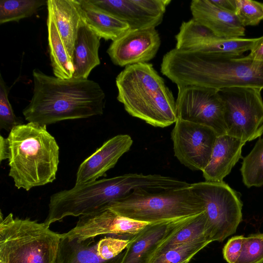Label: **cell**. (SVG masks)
<instances>
[{
	"instance_id": "5b68a950",
	"label": "cell",
	"mask_w": 263,
	"mask_h": 263,
	"mask_svg": "<svg viewBox=\"0 0 263 263\" xmlns=\"http://www.w3.org/2000/svg\"><path fill=\"white\" fill-rule=\"evenodd\" d=\"M190 186L160 192L138 190L105 207L148 223L182 219L205 211L203 201Z\"/></svg>"
},
{
	"instance_id": "8992f818",
	"label": "cell",
	"mask_w": 263,
	"mask_h": 263,
	"mask_svg": "<svg viewBox=\"0 0 263 263\" xmlns=\"http://www.w3.org/2000/svg\"><path fill=\"white\" fill-rule=\"evenodd\" d=\"M0 215V263L55 262L61 234L44 222Z\"/></svg>"
},
{
	"instance_id": "9c48e42d",
	"label": "cell",
	"mask_w": 263,
	"mask_h": 263,
	"mask_svg": "<svg viewBox=\"0 0 263 263\" xmlns=\"http://www.w3.org/2000/svg\"><path fill=\"white\" fill-rule=\"evenodd\" d=\"M177 87V119L209 126L218 136L226 134L224 105L218 90L195 85Z\"/></svg>"
},
{
	"instance_id": "836d02e7",
	"label": "cell",
	"mask_w": 263,
	"mask_h": 263,
	"mask_svg": "<svg viewBox=\"0 0 263 263\" xmlns=\"http://www.w3.org/2000/svg\"><path fill=\"white\" fill-rule=\"evenodd\" d=\"M217 7L229 12L235 13L236 10L235 0H210Z\"/></svg>"
},
{
	"instance_id": "cb8c5ba5",
	"label": "cell",
	"mask_w": 263,
	"mask_h": 263,
	"mask_svg": "<svg viewBox=\"0 0 263 263\" xmlns=\"http://www.w3.org/2000/svg\"><path fill=\"white\" fill-rule=\"evenodd\" d=\"M48 42L50 58L55 77L69 79L73 77L74 68L51 13L48 11L47 19Z\"/></svg>"
},
{
	"instance_id": "52a82bcc",
	"label": "cell",
	"mask_w": 263,
	"mask_h": 263,
	"mask_svg": "<svg viewBox=\"0 0 263 263\" xmlns=\"http://www.w3.org/2000/svg\"><path fill=\"white\" fill-rule=\"evenodd\" d=\"M190 186L203 201L212 241L222 242L235 233L242 220L238 194L223 181H204Z\"/></svg>"
},
{
	"instance_id": "f1b7e54d",
	"label": "cell",
	"mask_w": 263,
	"mask_h": 263,
	"mask_svg": "<svg viewBox=\"0 0 263 263\" xmlns=\"http://www.w3.org/2000/svg\"><path fill=\"white\" fill-rule=\"evenodd\" d=\"M235 263H263V233L245 237L241 254Z\"/></svg>"
},
{
	"instance_id": "4fadbf2b",
	"label": "cell",
	"mask_w": 263,
	"mask_h": 263,
	"mask_svg": "<svg viewBox=\"0 0 263 263\" xmlns=\"http://www.w3.org/2000/svg\"><path fill=\"white\" fill-rule=\"evenodd\" d=\"M120 20L130 30L155 28L162 22L170 0H90Z\"/></svg>"
},
{
	"instance_id": "2e32d148",
	"label": "cell",
	"mask_w": 263,
	"mask_h": 263,
	"mask_svg": "<svg viewBox=\"0 0 263 263\" xmlns=\"http://www.w3.org/2000/svg\"><path fill=\"white\" fill-rule=\"evenodd\" d=\"M188 218L148 223L129 239L121 263H151L162 243Z\"/></svg>"
},
{
	"instance_id": "9a60e30c",
	"label": "cell",
	"mask_w": 263,
	"mask_h": 263,
	"mask_svg": "<svg viewBox=\"0 0 263 263\" xmlns=\"http://www.w3.org/2000/svg\"><path fill=\"white\" fill-rule=\"evenodd\" d=\"M133 143L131 137L127 134H119L105 141L80 164L75 185L91 182L104 176L129 150Z\"/></svg>"
},
{
	"instance_id": "ba28073f",
	"label": "cell",
	"mask_w": 263,
	"mask_h": 263,
	"mask_svg": "<svg viewBox=\"0 0 263 263\" xmlns=\"http://www.w3.org/2000/svg\"><path fill=\"white\" fill-rule=\"evenodd\" d=\"M261 89L229 87L218 90L224 108L227 133L245 142L263 134V100Z\"/></svg>"
},
{
	"instance_id": "7c38bea8",
	"label": "cell",
	"mask_w": 263,
	"mask_h": 263,
	"mask_svg": "<svg viewBox=\"0 0 263 263\" xmlns=\"http://www.w3.org/2000/svg\"><path fill=\"white\" fill-rule=\"evenodd\" d=\"M148 224L129 219L104 207L79 216L76 226L61 236L81 240L105 234L132 236Z\"/></svg>"
},
{
	"instance_id": "7a4b0ae2",
	"label": "cell",
	"mask_w": 263,
	"mask_h": 263,
	"mask_svg": "<svg viewBox=\"0 0 263 263\" xmlns=\"http://www.w3.org/2000/svg\"><path fill=\"white\" fill-rule=\"evenodd\" d=\"M33 90L23 114L28 122L42 125L103 114L105 93L96 82L72 77L61 79L39 69L32 72Z\"/></svg>"
},
{
	"instance_id": "3957f363",
	"label": "cell",
	"mask_w": 263,
	"mask_h": 263,
	"mask_svg": "<svg viewBox=\"0 0 263 263\" xmlns=\"http://www.w3.org/2000/svg\"><path fill=\"white\" fill-rule=\"evenodd\" d=\"M46 126L28 122L16 126L9 132V176L18 189L28 191L56 178L59 146Z\"/></svg>"
},
{
	"instance_id": "6da1fadb",
	"label": "cell",
	"mask_w": 263,
	"mask_h": 263,
	"mask_svg": "<svg viewBox=\"0 0 263 263\" xmlns=\"http://www.w3.org/2000/svg\"><path fill=\"white\" fill-rule=\"evenodd\" d=\"M161 73L177 87L195 85L220 90L229 87L263 89V62L174 48L166 53Z\"/></svg>"
},
{
	"instance_id": "484cf974",
	"label": "cell",
	"mask_w": 263,
	"mask_h": 263,
	"mask_svg": "<svg viewBox=\"0 0 263 263\" xmlns=\"http://www.w3.org/2000/svg\"><path fill=\"white\" fill-rule=\"evenodd\" d=\"M44 0H1L0 24L18 22L32 15L41 7L46 4Z\"/></svg>"
},
{
	"instance_id": "4316f807",
	"label": "cell",
	"mask_w": 263,
	"mask_h": 263,
	"mask_svg": "<svg viewBox=\"0 0 263 263\" xmlns=\"http://www.w3.org/2000/svg\"><path fill=\"white\" fill-rule=\"evenodd\" d=\"M211 242L196 241L181 245L163 252L151 263H190L198 252Z\"/></svg>"
},
{
	"instance_id": "d6986e66",
	"label": "cell",
	"mask_w": 263,
	"mask_h": 263,
	"mask_svg": "<svg viewBox=\"0 0 263 263\" xmlns=\"http://www.w3.org/2000/svg\"><path fill=\"white\" fill-rule=\"evenodd\" d=\"M47 7L67 51L73 60L78 33L81 26L85 23L80 1L48 0Z\"/></svg>"
},
{
	"instance_id": "e0dca14e",
	"label": "cell",
	"mask_w": 263,
	"mask_h": 263,
	"mask_svg": "<svg viewBox=\"0 0 263 263\" xmlns=\"http://www.w3.org/2000/svg\"><path fill=\"white\" fill-rule=\"evenodd\" d=\"M190 9L192 18L217 36L237 38L245 35V27L235 13L217 7L210 0H193Z\"/></svg>"
},
{
	"instance_id": "f546056e",
	"label": "cell",
	"mask_w": 263,
	"mask_h": 263,
	"mask_svg": "<svg viewBox=\"0 0 263 263\" xmlns=\"http://www.w3.org/2000/svg\"><path fill=\"white\" fill-rule=\"evenodd\" d=\"M8 88L0 76V129L9 132L22 122L15 116L8 99Z\"/></svg>"
},
{
	"instance_id": "44dd1931",
	"label": "cell",
	"mask_w": 263,
	"mask_h": 263,
	"mask_svg": "<svg viewBox=\"0 0 263 263\" xmlns=\"http://www.w3.org/2000/svg\"><path fill=\"white\" fill-rule=\"evenodd\" d=\"M61 237L55 263H121L125 253L104 260L97 253L95 238L81 240Z\"/></svg>"
},
{
	"instance_id": "30bf717a",
	"label": "cell",
	"mask_w": 263,
	"mask_h": 263,
	"mask_svg": "<svg viewBox=\"0 0 263 263\" xmlns=\"http://www.w3.org/2000/svg\"><path fill=\"white\" fill-rule=\"evenodd\" d=\"M218 136L209 126L177 119L171 132L174 155L190 169L202 171Z\"/></svg>"
},
{
	"instance_id": "603a6c76",
	"label": "cell",
	"mask_w": 263,
	"mask_h": 263,
	"mask_svg": "<svg viewBox=\"0 0 263 263\" xmlns=\"http://www.w3.org/2000/svg\"><path fill=\"white\" fill-rule=\"evenodd\" d=\"M196 241L213 242L208 232L205 211L188 218L162 243L156 252L153 260L163 252L171 248Z\"/></svg>"
},
{
	"instance_id": "d4e9b609",
	"label": "cell",
	"mask_w": 263,
	"mask_h": 263,
	"mask_svg": "<svg viewBox=\"0 0 263 263\" xmlns=\"http://www.w3.org/2000/svg\"><path fill=\"white\" fill-rule=\"evenodd\" d=\"M240 171L247 187L263 185V138H260L251 152L243 158Z\"/></svg>"
},
{
	"instance_id": "e575fe53",
	"label": "cell",
	"mask_w": 263,
	"mask_h": 263,
	"mask_svg": "<svg viewBox=\"0 0 263 263\" xmlns=\"http://www.w3.org/2000/svg\"><path fill=\"white\" fill-rule=\"evenodd\" d=\"M10 158V147L8 140L0 136V162Z\"/></svg>"
},
{
	"instance_id": "277c9868",
	"label": "cell",
	"mask_w": 263,
	"mask_h": 263,
	"mask_svg": "<svg viewBox=\"0 0 263 263\" xmlns=\"http://www.w3.org/2000/svg\"><path fill=\"white\" fill-rule=\"evenodd\" d=\"M116 84L117 100L132 116L155 127H165L176 122V100L152 64L125 67Z\"/></svg>"
},
{
	"instance_id": "d6a6232c",
	"label": "cell",
	"mask_w": 263,
	"mask_h": 263,
	"mask_svg": "<svg viewBox=\"0 0 263 263\" xmlns=\"http://www.w3.org/2000/svg\"><path fill=\"white\" fill-rule=\"evenodd\" d=\"M246 57L255 61L263 62V36L258 37L250 53Z\"/></svg>"
},
{
	"instance_id": "4dcf8cb0",
	"label": "cell",
	"mask_w": 263,
	"mask_h": 263,
	"mask_svg": "<svg viewBox=\"0 0 263 263\" xmlns=\"http://www.w3.org/2000/svg\"><path fill=\"white\" fill-rule=\"evenodd\" d=\"M130 239L105 237L97 242V253L104 260L112 259L127 248Z\"/></svg>"
},
{
	"instance_id": "ffe728a7",
	"label": "cell",
	"mask_w": 263,
	"mask_h": 263,
	"mask_svg": "<svg viewBox=\"0 0 263 263\" xmlns=\"http://www.w3.org/2000/svg\"><path fill=\"white\" fill-rule=\"evenodd\" d=\"M100 39L84 23L80 28L75 43L73 77L88 79L92 70L100 65Z\"/></svg>"
},
{
	"instance_id": "1f68e13d",
	"label": "cell",
	"mask_w": 263,
	"mask_h": 263,
	"mask_svg": "<svg viewBox=\"0 0 263 263\" xmlns=\"http://www.w3.org/2000/svg\"><path fill=\"white\" fill-rule=\"evenodd\" d=\"M245 236H234L228 239L222 249L223 257L228 263H235L242 250Z\"/></svg>"
},
{
	"instance_id": "ac0fdd59",
	"label": "cell",
	"mask_w": 263,
	"mask_h": 263,
	"mask_svg": "<svg viewBox=\"0 0 263 263\" xmlns=\"http://www.w3.org/2000/svg\"><path fill=\"white\" fill-rule=\"evenodd\" d=\"M246 142L228 134L218 136L209 163L203 169L205 181L221 182L241 156Z\"/></svg>"
},
{
	"instance_id": "7402d4cb",
	"label": "cell",
	"mask_w": 263,
	"mask_h": 263,
	"mask_svg": "<svg viewBox=\"0 0 263 263\" xmlns=\"http://www.w3.org/2000/svg\"><path fill=\"white\" fill-rule=\"evenodd\" d=\"M86 25L100 39L112 41L130 30L128 25L96 6L90 0H79Z\"/></svg>"
},
{
	"instance_id": "5bb4252c",
	"label": "cell",
	"mask_w": 263,
	"mask_h": 263,
	"mask_svg": "<svg viewBox=\"0 0 263 263\" xmlns=\"http://www.w3.org/2000/svg\"><path fill=\"white\" fill-rule=\"evenodd\" d=\"M160 44L155 28L129 30L112 41L107 52L114 64L126 67L147 63L156 56Z\"/></svg>"
},
{
	"instance_id": "83f0119b",
	"label": "cell",
	"mask_w": 263,
	"mask_h": 263,
	"mask_svg": "<svg viewBox=\"0 0 263 263\" xmlns=\"http://www.w3.org/2000/svg\"><path fill=\"white\" fill-rule=\"evenodd\" d=\"M235 14L245 27L258 24L263 20V3L252 0H235Z\"/></svg>"
},
{
	"instance_id": "8fae6325",
	"label": "cell",
	"mask_w": 263,
	"mask_h": 263,
	"mask_svg": "<svg viewBox=\"0 0 263 263\" xmlns=\"http://www.w3.org/2000/svg\"><path fill=\"white\" fill-rule=\"evenodd\" d=\"M175 39L177 49L230 57H240L250 51L258 40L219 37L193 18L182 22Z\"/></svg>"
}]
</instances>
